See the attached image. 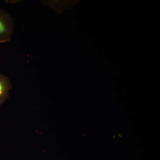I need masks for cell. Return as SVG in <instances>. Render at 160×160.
<instances>
[{"mask_svg": "<svg viewBox=\"0 0 160 160\" xmlns=\"http://www.w3.org/2000/svg\"><path fill=\"white\" fill-rule=\"evenodd\" d=\"M14 29L13 18L7 12L0 8V43L11 40Z\"/></svg>", "mask_w": 160, "mask_h": 160, "instance_id": "obj_1", "label": "cell"}, {"mask_svg": "<svg viewBox=\"0 0 160 160\" xmlns=\"http://www.w3.org/2000/svg\"><path fill=\"white\" fill-rule=\"evenodd\" d=\"M21 1H20V0H7V1H5V2L9 4H16V3L19 2Z\"/></svg>", "mask_w": 160, "mask_h": 160, "instance_id": "obj_3", "label": "cell"}, {"mask_svg": "<svg viewBox=\"0 0 160 160\" xmlns=\"http://www.w3.org/2000/svg\"><path fill=\"white\" fill-rule=\"evenodd\" d=\"M12 88L11 82L5 75L0 73V105L9 97V92Z\"/></svg>", "mask_w": 160, "mask_h": 160, "instance_id": "obj_2", "label": "cell"}]
</instances>
